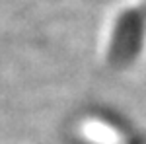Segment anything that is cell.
Returning a JSON list of instances; mask_svg holds the SVG:
<instances>
[{
  "label": "cell",
  "instance_id": "1",
  "mask_svg": "<svg viewBox=\"0 0 146 144\" xmlns=\"http://www.w3.org/2000/svg\"><path fill=\"white\" fill-rule=\"evenodd\" d=\"M140 25L136 22V18L131 14L127 16L123 22L119 23V35H117V41H115V49H117V56H121L127 53V49L131 47H138L140 41Z\"/></svg>",
  "mask_w": 146,
  "mask_h": 144
}]
</instances>
